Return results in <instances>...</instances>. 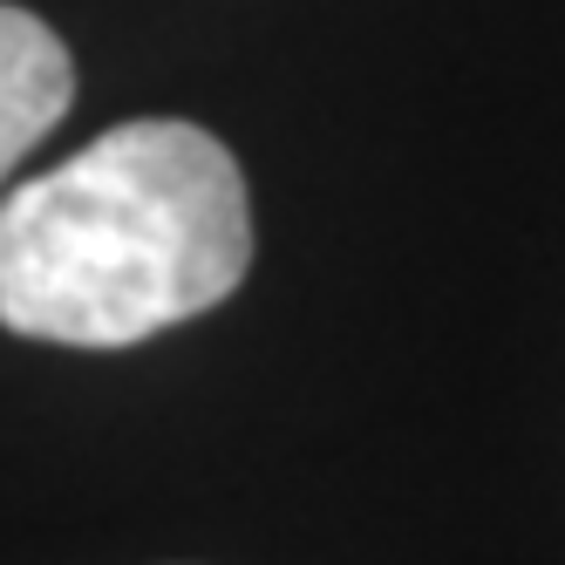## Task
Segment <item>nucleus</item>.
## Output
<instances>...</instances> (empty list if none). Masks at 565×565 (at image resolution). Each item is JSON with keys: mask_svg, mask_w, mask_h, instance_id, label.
<instances>
[{"mask_svg": "<svg viewBox=\"0 0 565 565\" xmlns=\"http://www.w3.org/2000/svg\"><path fill=\"white\" fill-rule=\"evenodd\" d=\"M253 266L238 157L137 116L0 198V328L49 348H137L212 313Z\"/></svg>", "mask_w": 565, "mask_h": 565, "instance_id": "1", "label": "nucleus"}, {"mask_svg": "<svg viewBox=\"0 0 565 565\" xmlns=\"http://www.w3.org/2000/svg\"><path fill=\"white\" fill-rule=\"evenodd\" d=\"M75 103V55L62 49V34L0 0V184L21 157L42 143Z\"/></svg>", "mask_w": 565, "mask_h": 565, "instance_id": "2", "label": "nucleus"}]
</instances>
